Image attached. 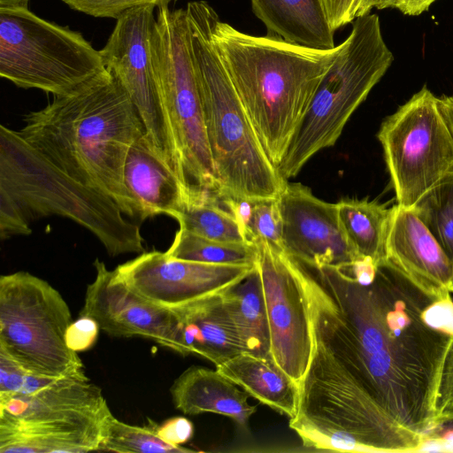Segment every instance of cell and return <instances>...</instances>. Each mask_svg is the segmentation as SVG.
Returning <instances> with one entry per match:
<instances>
[{
    "instance_id": "obj_1",
    "label": "cell",
    "mask_w": 453,
    "mask_h": 453,
    "mask_svg": "<svg viewBox=\"0 0 453 453\" xmlns=\"http://www.w3.org/2000/svg\"><path fill=\"white\" fill-rule=\"evenodd\" d=\"M299 266L311 331L397 423L425 437L452 338L423 320L434 298L388 263L367 286L335 266Z\"/></svg>"
},
{
    "instance_id": "obj_2",
    "label": "cell",
    "mask_w": 453,
    "mask_h": 453,
    "mask_svg": "<svg viewBox=\"0 0 453 453\" xmlns=\"http://www.w3.org/2000/svg\"><path fill=\"white\" fill-rule=\"evenodd\" d=\"M21 138L77 181L110 198L135 219L124 165L134 141L145 133L129 96L108 69L72 92L54 96L25 116Z\"/></svg>"
},
{
    "instance_id": "obj_3",
    "label": "cell",
    "mask_w": 453,
    "mask_h": 453,
    "mask_svg": "<svg viewBox=\"0 0 453 453\" xmlns=\"http://www.w3.org/2000/svg\"><path fill=\"white\" fill-rule=\"evenodd\" d=\"M217 52L272 163H281L341 43L309 48L273 35L239 31L216 16Z\"/></svg>"
},
{
    "instance_id": "obj_4",
    "label": "cell",
    "mask_w": 453,
    "mask_h": 453,
    "mask_svg": "<svg viewBox=\"0 0 453 453\" xmlns=\"http://www.w3.org/2000/svg\"><path fill=\"white\" fill-rule=\"evenodd\" d=\"M104 193L73 179L0 126V237L31 234L42 218L69 219L91 232L110 256L145 251L140 226Z\"/></svg>"
},
{
    "instance_id": "obj_5",
    "label": "cell",
    "mask_w": 453,
    "mask_h": 453,
    "mask_svg": "<svg viewBox=\"0 0 453 453\" xmlns=\"http://www.w3.org/2000/svg\"><path fill=\"white\" fill-rule=\"evenodd\" d=\"M190 50L219 195L277 198L286 180L265 154L217 52L216 11L204 1L186 7Z\"/></svg>"
},
{
    "instance_id": "obj_6",
    "label": "cell",
    "mask_w": 453,
    "mask_h": 453,
    "mask_svg": "<svg viewBox=\"0 0 453 453\" xmlns=\"http://www.w3.org/2000/svg\"><path fill=\"white\" fill-rule=\"evenodd\" d=\"M312 352L289 427L305 448L417 452L425 440L397 423L311 332Z\"/></svg>"
},
{
    "instance_id": "obj_7",
    "label": "cell",
    "mask_w": 453,
    "mask_h": 453,
    "mask_svg": "<svg viewBox=\"0 0 453 453\" xmlns=\"http://www.w3.org/2000/svg\"><path fill=\"white\" fill-rule=\"evenodd\" d=\"M351 24L349 36L341 42L340 52L277 167L286 180L296 176L319 150L337 142L353 112L394 61L378 15L358 16Z\"/></svg>"
},
{
    "instance_id": "obj_8",
    "label": "cell",
    "mask_w": 453,
    "mask_h": 453,
    "mask_svg": "<svg viewBox=\"0 0 453 453\" xmlns=\"http://www.w3.org/2000/svg\"><path fill=\"white\" fill-rule=\"evenodd\" d=\"M150 50L154 77L180 154L188 196L216 192L186 8H157Z\"/></svg>"
},
{
    "instance_id": "obj_9",
    "label": "cell",
    "mask_w": 453,
    "mask_h": 453,
    "mask_svg": "<svg viewBox=\"0 0 453 453\" xmlns=\"http://www.w3.org/2000/svg\"><path fill=\"white\" fill-rule=\"evenodd\" d=\"M105 69L100 50L79 31L24 5H0V76L21 88L68 94Z\"/></svg>"
},
{
    "instance_id": "obj_10",
    "label": "cell",
    "mask_w": 453,
    "mask_h": 453,
    "mask_svg": "<svg viewBox=\"0 0 453 453\" xmlns=\"http://www.w3.org/2000/svg\"><path fill=\"white\" fill-rule=\"evenodd\" d=\"M70 309L46 280L27 272L0 277V350L27 371L60 377L84 372L66 343Z\"/></svg>"
},
{
    "instance_id": "obj_11",
    "label": "cell",
    "mask_w": 453,
    "mask_h": 453,
    "mask_svg": "<svg viewBox=\"0 0 453 453\" xmlns=\"http://www.w3.org/2000/svg\"><path fill=\"white\" fill-rule=\"evenodd\" d=\"M377 137L401 206L414 207L453 170V133L426 86L382 122Z\"/></svg>"
},
{
    "instance_id": "obj_12",
    "label": "cell",
    "mask_w": 453,
    "mask_h": 453,
    "mask_svg": "<svg viewBox=\"0 0 453 453\" xmlns=\"http://www.w3.org/2000/svg\"><path fill=\"white\" fill-rule=\"evenodd\" d=\"M154 9L143 5L122 13L100 53L105 68L116 76L137 110L154 151L185 186L180 154L152 69Z\"/></svg>"
},
{
    "instance_id": "obj_13",
    "label": "cell",
    "mask_w": 453,
    "mask_h": 453,
    "mask_svg": "<svg viewBox=\"0 0 453 453\" xmlns=\"http://www.w3.org/2000/svg\"><path fill=\"white\" fill-rule=\"evenodd\" d=\"M255 244L270 332L271 357L299 386L312 352L308 300L300 266L265 241L258 240Z\"/></svg>"
},
{
    "instance_id": "obj_14",
    "label": "cell",
    "mask_w": 453,
    "mask_h": 453,
    "mask_svg": "<svg viewBox=\"0 0 453 453\" xmlns=\"http://www.w3.org/2000/svg\"><path fill=\"white\" fill-rule=\"evenodd\" d=\"M256 265L181 260L151 250L118 265L114 272L141 296L173 308L225 292L243 280Z\"/></svg>"
},
{
    "instance_id": "obj_15",
    "label": "cell",
    "mask_w": 453,
    "mask_h": 453,
    "mask_svg": "<svg viewBox=\"0 0 453 453\" xmlns=\"http://www.w3.org/2000/svg\"><path fill=\"white\" fill-rule=\"evenodd\" d=\"M96 277L86 290L80 316L96 321L114 337H142L188 356L180 319L172 308L154 303L132 290L99 259Z\"/></svg>"
},
{
    "instance_id": "obj_16",
    "label": "cell",
    "mask_w": 453,
    "mask_h": 453,
    "mask_svg": "<svg viewBox=\"0 0 453 453\" xmlns=\"http://www.w3.org/2000/svg\"><path fill=\"white\" fill-rule=\"evenodd\" d=\"M278 203L286 255L313 269L344 266L360 258L342 228L337 203L316 197L301 183L286 181Z\"/></svg>"
},
{
    "instance_id": "obj_17",
    "label": "cell",
    "mask_w": 453,
    "mask_h": 453,
    "mask_svg": "<svg viewBox=\"0 0 453 453\" xmlns=\"http://www.w3.org/2000/svg\"><path fill=\"white\" fill-rule=\"evenodd\" d=\"M386 263L432 298L453 293L450 260L413 208L392 207Z\"/></svg>"
},
{
    "instance_id": "obj_18",
    "label": "cell",
    "mask_w": 453,
    "mask_h": 453,
    "mask_svg": "<svg viewBox=\"0 0 453 453\" xmlns=\"http://www.w3.org/2000/svg\"><path fill=\"white\" fill-rule=\"evenodd\" d=\"M111 412L84 372L56 378L37 392L0 400V420L21 424L90 423Z\"/></svg>"
},
{
    "instance_id": "obj_19",
    "label": "cell",
    "mask_w": 453,
    "mask_h": 453,
    "mask_svg": "<svg viewBox=\"0 0 453 453\" xmlns=\"http://www.w3.org/2000/svg\"><path fill=\"white\" fill-rule=\"evenodd\" d=\"M123 180L140 221L159 214L174 219L187 201L182 181L154 151L145 133L128 150Z\"/></svg>"
},
{
    "instance_id": "obj_20",
    "label": "cell",
    "mask_w": 453,
    "mask_h": 453,
    "mask_svg": "<svg viewBox=\"0 0 453 453\" xmlns=\"http://www.w3.org/2000/svg\"><path fill=\"white\" fill-rule=\"evenodd\" d=\"M239 388L217 369L191 366L174 380L170 392L175 408L184 414H220L247 428L257 405L250 404V395Z\"/></svg>"
},
{
    "instance_id": "obj_21",
    "label": "cell",
    "mask_w": 453,
    "mask_h": 453,
    "mask_svg": "<svg viewBox=\"0 0 453 453\" xmlns=\"http://www.w3.org/2000/svg\"><path fill=\"white\" fill-rule=\"evenodd\" d=\"M172 309L180 322L187 355L203 357L218 366L243 351L223 306L221 294Z\"/></svg>"
},
{
    "instance_id": "obj_22",
    "label": "cell",
    "mask_w": 453,
    "mask_h": 453,
    "mask_svg": "<svg viewBox=\"0 0 453 453\" xmlns=\"http://www.w3.org/2000/svg\"><path fill=\"white\" fill-rule=\"evenodd\" d=\"M267 35L298 45L329 50L336 45L322 0H250Z\"/></svg>"
},
{
    "instance_id": "obj_23",
    "label": "cell",
    "mask_w": 453,
    "mask_h": 453,
    "mask_svg": "<svg viewBox=\"0 0 453 453\" xmlns=\"http://www.w3.org/2000/svg\"><path fill=\"white\" fill-rule=\"evenodd\" d=\"M104 419L90 423L54 424L0 420V452L84 453L98 450Z\"/></svg>"
},
{
    "instance_id": "obj_24",
    "label": "cell",
    "mask_w": 453,
    "mask_h": 453,
    "mask_svg": "<svg viewBox=\"0 0 453 453\" xmlns=\"http://www.w3.org/2000/svg\"><path fill=\"white\" fill-rule=\"evenodd\" d=\"M216 369L261 403L289 418L296 415L298 385L271 357L242 351Z\"/></svg>"
},
{
    "instance_id": "obj_25",
    "label": "cell",
    "mask_w": 453,
    "mask_h": 453,
    "mask_svg": "<svg viewBox=\"0 0 453 453\" xmlns=\"http://www.w3.org/2000/svg\"><path fill=\"white\" fill-rule=\"evenodd\" d=\"M221 300L242 350L271 357L266 307L257 265L243 280L221 293Z\"/></svg>"
},
{
    "instance_id": "obj_26",
    "label": "cell",
    "mask_w": 453,
    "mask_h": 453,
    "mask_svg": "<svg viewBox=\"0 0 453 453\" xmlns=\"http://www.w3.org/2000/svg\"><path fill=\"white\" fill-rule=\"evenodd\" d=\"M344 234L359 257L378 265L386 263V242L392 208L367 199L345 198L337 203Z\"/></svg>"
},
{
    "instance_id": "obj_27",
    "label": "cell",
    "mask_w": 453,
    "mask_h": 453,
    "mask_svg": "<svg viewBox=\"0 0 453 453\" xmlns=\"http://www.w3.org/2000/svg\"><path fill=\"white\" fill-rule=\"evenodd\" d=\"M219 199L218 192L191 196L174 219L180 228L197 235L230 243H250L232 212Z\"/></svg>"
},
{
    "instance_id": "obj_28",
    "label": "cell",
    "mask_w": 453,
    "mask_h": 453,
    "mask_svg": "<svg viewBox=\"0 0 453 453\" xmlns=\"http://www.w3.org/2000/svg\"><path fill=\"white\" fill-rule=\"evenodd\" d=\"M165 253L172 258L215 265H256V244L211 240L179 228Z\"/></svg>"
},
{
    "instance_id": "obj_29",
    "label": "cell",
    "mask_w": 453,
    "mask_h": 453,
    "mask_svg": "<svg viewBox=\"0 0 453 453\" xmlns=\"http://www.w3.org/2000/svg\"><path fill=\"white\" fill-rule=\"evenodd\" d=\"M97 451L119 453H185L194 450L163 441L156 427L132 426L111 413L104 419Z\"/></svg>"
},
{
    "instance_id": "obj_30",
    "label": "cell",
    "mask_w": 453,
    "mask_h": 453,
    "mask_svg": "<svg viewBox=\"0 0 453 453\" xmlns=\"http://www.w3.org/2000/svg\"><path fill=\"white\" fill-rule=\"evenodd\" d=\"M412 208L444 250L453 270V170Z\"/></svg>"
},
{
    "instance_id": "obj_31",
    "label": "cell",
    "mask_w": 453,
    "mask_h": 453,
    "mask_svg": "<svg viewBox=\"0 0 453 453\" xmlns=\"http://www.w3.org/2000/svg\"><path fill=\"white\" fill-rule=\"evenodd\" d=\"M248 239L252 244L258 240L265 241L276 250L283 252L282 219L278 197L255 200Z\"/></svg>"
},
{
    "instance_id": "obj_32",
    "label": "cell",
    "mask_w": 453,
    "mask_h": 453,
    "mask_svg": "<svg viewBox=\"0 0 453 453\" xmlns=\"http://www.w3.org/2000/svg\"><path fill=\"white\" fill-rule=\"evenodd\" d=\"M72 10L95 18L117 19L126 11L143 6L162 7L176 0H61Z\"/></svg>"
},
{
    "instance_id": "obj_33",
    "label": "cell",
    "mask_w": 453,
    "mask_h": 453,
    "mask_svg": "<svg viewBox=\"0 0 453 453\" xmlns=\"http://www.w3.org/2000/svg\"><path fill=\"white\" fill-rule=\"evenodd\" d=\"M453 418V337L441 370L435 397V426ZM433 428V429H434Z\"/></svg>"
},
{
    "instance_id": "obj_34",
    "label": "cell",
    "mask_w": 453,
    "mask_h": 453,
    "mask_svg": "<svg viewBox=\"0 0 453 453\" xmlns=\"http://www.w3.org/2000/svg\"><path fill=\"white\" fill-rule=\"evenodd\" d=\"M422 318L430 327L453 337V299L451 294L433 299L424 309Z\"/></svg>"
},
{
    "instance_id": "obj_35",
    "label": "cell",
    "mask_w": 453,
    "mask_h": 453,
    "mask_svg": "<svg viewBox=\"0 0 453 453\" xmlns=\"http://www.w3.org/2000/svg\"><path fill=\"white\" fill-rule=\"evenodd\" d=\"M99 326L91 318L80 316L73 321L66 332V343L68 347L76 351H84L90 349L96 342Z\"/></svg>"
},
{
    "instance_id": "obj_36",
    "label": "cell",
    "mask_w": 453,
    "mask_h": 453,
    "mask_svg": "<svg viewBox=\"0 0 453 453\" xmlns=\"http://www.w3.org/2000/svg\"><path fill=\"white\" fill-rule=\"evenodd\" d=\"M158 436L167 443L180 446L188 441L194 434L192 422L184 417H174L156 427Z\"/></svg>"
},
{
    "instance_id": "obj_37",
    "label": "cell",
    "mask_w": 453,
    "mask_h": 453,
    "mask_svg": "<svg viewBox=\"0 0 453 453\" xmlns=\"http://www.w3.org/2000/svg\"><path fill=\"white\" fill-rule=\"evenodd\" d=\"M332 29L352 23L356 19L357 0H322Z\"/></svg>"
},
{
    "instance_id": "obj_38",
    "label": "cell",
    "mask_w": 453,
    "mask_h": 453,
    "mask_svg": "<svg viewBox=\"0 0 453 453\" xmlns=\"http://www.w3.org/2000/svg\"><path fill=\"white\" fill-rule=\"evenodd\" d=\"M426 444L446 445L453 450V418L438 423L435 427L425 436Z\"/></svg>"
},
{
    "instance_id": "obj_39",
    "label": "cell",
    "mask_w": 453,
    "mask_h": 453,
    "mask_svg": "<svg viewBox=\"0 0 453 453\" xmlns=\"http://www.w3.org/2000/svg\"><path fill=\"white\" fill-rule=\"evenodd\" d=\"M437 0H399L395 9L408 16H418Z\"/></svg>"
},
{
    "instance_id": "obj_40",
    "label": "cell",
    "mask_w": 453,
    "mask_h": 453,
    "mask_svg": "<svg viewBox=\"0 0 453 453\" xmlns=\"http://www.w3.org/2000/svg\"><path fill=\"white\" fill-rule=\"evenodd\" d=\"M399 0H357L356 18L371 12L372 9L383 10L396 7Z\"/></svg>"
},
{
    "instance_id": "obj_41",
    "label": "cell",
    "mask_w": 453,
    "mask_h": 453,
    "mask_svg": "<svg viewBox=\"0 0 453 453\" xmlns=\"http://www.w3.org/2000/svg\"><path fill=\"white\" fill-rule=\"evenodd\" d=\"M439 103L453 133V96H442L439 97Z\"/></svg>"
},
{
    "instance_id": "obj_42",
    "label": "cell",
    "mask_w": 453,
    "mask_h": 453,
    "mask_svg": "<svg viewBox=\"0 0 453 453\" xmlns=\"http://www.w3.org/2000/svg\"><path fill=\"white\" fill-rule=\"evenodd\" d=\"M30 0H0V5H24L28 6Z\"/></svg>"
}]
</instances>
